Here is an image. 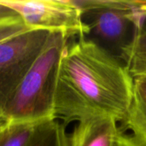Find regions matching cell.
<instances>
[{
  "label": "cell",
  "instance_id": "cell-5",
  "mask_svg": "<svg viewBox=\"0 0 146 146\" xmlns=\"http://www.w3.org/2000/svg\"><path fill=\"white\" fill-rule=\"evenodd\" d=\"M0 3L15 10L32 29L64 32L71 38L86 33L80 10L71 0H0Z\"/></svg>",
  "mask_w": 146,
  "mask_h": 146
},
{
  "label": "cell",
  "instance_id": "cell-11",
  "mask_svg": "<svg viewBox=\"0 0 146 146\" xmlns=\"http://www.w3.org/2000/svg\"><path fill=\"white\" fill-rule=\"evenodd\" d=\"M126 67L133 78L146 75V51L133 54L127 61Z\"/></svg>",
  "mask_w": 146,
  "mask_h": 146
},
{
  "label": "cell",
  "instance_id": "cell-2",
  "mask_svg": "<svg viewBox=\"0 0 146 146\" xmlns=\"http://www.w3.org/2000/svg\"><path fill=\"white\" fill-rule=\"evenodd\" d=\"M70 38L64 32L52 33L4 109L3 117L8 125H40L56 120L54 97L57 72Z\"/></svg>",
  "mask_w": 146,
  "mask_h": 146
},
{
  "label": "cell",
  "instance_id": "cell-14",
  "mask_svg": "<svg viewBox=\"0 0 146 146\" xmlns=\"http://www.w3.org/2000/svg\"><path fill=\"white\" fill-rule=\"evenodd\" d=\"M17 17H21V16L15 10H13L8 6L3 5L0 3V21L17 18Z\"/></svg>",
  "mask_w": 146,
  "mask_h": 146
},
{
  "label": "cell",
  "instance_id": "cell-9",
  "mask_svg": "<svg viewBox=\"0 0 146 146\" xmlns=\"http://www.w3.org/2000/svg\"><path fill=\"white\" fill-rule=\"evenodd\" d=\"M40 125H7L0 130V146H28Z\"/></svg>",
  "mask_w": 146,
  "mask_h": 146
},
{
  "label": "cell",
  "instance_id": "cell-8",
  "mask_svg": "<svg viewBox=\"0 0 146 146\" xmlns=\"http://www.w3.org/2000/svg\"><path fill=\"white\" fill-rule=\"evenodd\" d=\"M65 125L56 120L41 124L28 146H67Z\"/></svg>",
  "mask_w": 146,
  "mask_h": 146
},
{
  "label": "cell",
  "instance_id": "cell-13",
  "mask_svg": "<svg viewBox=\"0 0 146 146\" xmlns=\"http://www.w3.org/2000/svg\"><path fill=\"white\" fill-rule=\"evenodd\" d=\"M117 146H146L135 137L121 134L118 139Z\"/></svg>",
  "mask_w": 146,
  "mask_h": 146
},
{
  "label": "cell",
  "instance_id": "cell-1",
  "mask_svg": "<svg viewBox=\"0 0 146 146\" xmlns=\"http://www.w3.org/2000/svg\"><path fill=\"white\" fill-rule=\"evenodd\" d=\"M133 97V77L121 62L82 38L68 43L57 72L56 120L65 126L95 117L122 122Z\"/></svg>",
  "mask_w": 146,
  "mask_h": 146
},
{
  "label": "cell",
  "instance_id": "cell-12",
  "mask_svg": "<svg viewBox=\"0 0 146 146\" xmlns=\"http://www.w3.org/2000/svg\"><path fill=\"white\" fill-rule=\"evenodd\" d=\"M145 51H146V4L141 9L137 38L131 56L137 52H145Z\"/></svg>",
  "mask_w": 146,
  "mask_h": 146
},
{
  "label": "cell",
  "instance_id": "cell-15",
  "mask_svg": "<svg viewBox=\"0 0 146 146\" xmlns=\"http://www.w3.org/2000/svg\"><path fill=\"white\" fill-rule=\"evenodd\" d=\"M7 125H8L7 122H6L3 119H1V118H0V130L3 129V127H5Z\"/></svg>",
  "mask_w": 146,
  "mask_h": 146
},
{
  "label": "cell",
  "instance_id": "cell-10",
  "mask_svg": "<svg viewBox=\"0 0 146 146\" xmlns=\"http://www.w3.org/2000/svg\"><path fill=\"white\" fill-rule=\"evenodd\" d=\"M30 30L21 17L0 21V43Z\"/></svg>",
  "mask_w": 146,
  "mask_h": 146
},
{
  "label": "cell",
  "instance_id": "cell-6",
  "mask_svg": "<svg viewBox=\"0 0 146 146\" xmlns=\"http://www.w3.org/2000/svg\"><path fill=\"white\" fill-rule=\"evenodd\" d=\"M121 131L118 122L108 117H95L78 122L67 146H117Z\"/></svg>",
  "mask_w": 146,
  "mask_h": 146
},
{
  "label": "cell",
  "instance_id": "cell-3",
  "mask_svg": "<svg viewBox=\"0 0 146 146\" xmlns=\"http://www.w3.org/2000/svg\"><path fill=\"white\" fill-rule=\"evenodd\" d=\"M86 28L83 37L125 66L132 54L146 1L71 0Z\"/></svg>",
  "mask_w": 146,
  "mask_h": 146
},
{
  "label": "cell",
  "instance_id": "cell-7",
  "mask_svg": "<svg viewBox=\"0 0 146 146\" xmlns=\"http://www.w3.org/2000/svg\"><path fill=\"white\" fill-rule=\"evenodd\" d=\"M133 136L146 145V75L133 78V97L129 112L121 122Z\"/></svg>",
  "mask_w": 146,
  "mask_h": 146
},
{
  "label": "cell",
  "instance_id": "cell-4",
  "mask_svg": "<svg viewBox=\"0 0 146 146\" xmlns=\"http://www.w3.org/2000/svg\"><path fill=\"white\" fill-rule=\"evenodd\" d=\"M52 33L48 30L33 29L0 43L1 119H3L5 107L45 48Z\"/></svg>",
  "mask_w": 146,
  "mask_h": 146
}]
</instances>
